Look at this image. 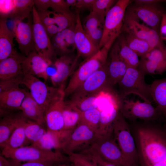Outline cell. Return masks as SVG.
I'll return each instance as SVG.
<instances>
[{"label":"cell","mask_w":166,"mask_h":166,"mask_svg":"<svg viewBox=\"0 0 166 166\" xmlns=\"http://www.w3.org/2000/svg\"><path fill=\"white\" fill-rule=\"evenodd\" d=\"M138 127L135 141L139 166H166V130L154 125Z\"/></svg>","instance_id":"cell-1"},{"label":"cell","mask_w":166,"mask_h":166,"mask_svg":"<svg viewBox=\"0 0 166 166\" xmlns=\"http://www.w3.org/2000/svg\"><path fill=\"white\" fill-rule=\"evenodd\" d=\"M116 40L108 42L96 53L85 60L74 71L64 90L65 97L71 95L86 79L105 64L109 51Z\"/></svg>","instance_id":"cell-2"},{"label":"cell","mask_w":166,"mask_h":166,"mask_svg":"<svg viewBox=\"0 0 166 166\" xmlns=\"http://www.w3.org/2000/svg\"><path fill=\"white\" fill-rule=\"evenodd\" d=\"M2 156L7 159L22 162L52 161L58 163L69 162L60 150L49 151L31 145L15 149L3 148Z\"/></svg>","instance_id":"cell-3"},{"label":"cell","mask_w":166,"mask_h":166,"mask_svg":"<svg viewBox=\"0 0 166 166\" xmlns=\"http://www.w3.org/2000/svg\"><path fill=\"white\" fill-rule=\"evenodd\" d=\"M145 75L137 68L128 67L118 83V93L122 100L131 94L138 95L144 101L151 103L153 102L151 92L150 85L145 80Z\"/></svg>","instance_id":"cell-4"},{"label":"cell","mask_w":166,"mask_h":166,"mask_svg":"<svg viewBox=\"0 0 166 166\" xmlns=\"http://www.w3.org/2000/svg\"><path fill=\"white\" fill-rule=\"evenodd\" d=\"M24 75L22 84L29 89L32 97L42 108L44 113L53 102L64 93L65 87L49 86L35 76Z\"/></svg>","instance_id":"cell-5"},{"label":"cell","mask_w":166,"mask_h":166,"mask_svg":"<svg viewBox=\"0 0 166 166\" xmlns=\"http://www.w3.org/2000/svg\"><path fill=\"white\" fill-rule=\"evenodd\" d=\"M131 2L129 0H118L107 14L99 45L100 49L110 40L116 39L123 31L125 12Z\"/></svg>","instance_id":"cell-6"},{"label":"cell","mask_w":166,"mask_h":166,"mask_svg":"<svg viewBox=\"0 0 166 166\" xmlns=\"http://www.w3.org/2000/svg\"><path fill=\"white\" fill-rule=\"evenodd\" d=\"M99 136L97 132L81 121L62 144L61 150L68 155L89 147Z\"/></svg>","instance_id":"cell-7"},{"label":"cell","mask_w":166,"mask_h":166,"mask_svg":"<svg viewBox=\"0 0 166 166\" xmlns=\"http://www.w3.org/2000/svg\"><path fill=\"white\" fill-rule=\"evenodd\" d=\"M113 135L124 155L133 164L139 166L138 153L135 139L125 119L121 113L115 123Z\"/></svg>","instance_id":"cell-8"},{"label":"cell","mask_w":166,"mask_h":166,"mask_svg":"<svg viewBox=\"0 0 166 166\" xmlns=\"http://www.w3.org/2000/svg\"><path fill=\"white\" fill-rule=\"evenodd\" d=\"M121 112L125 119L132 121L138 119L147 121H158L164 118L152 104L138 100L126 98L123 100Z\"/></svg>","instance_id":"cell-9"},{"label":"cell","mask_w":166,"mask_h":166,"mask_svg":"<svg viewBox=\"0 0 166 166\" xmlns=\"http://www.w3.org/2000/svg\"><path fill=\"white\" fill-rule=\"evenodd\" d=\"M160 3L141 4L134 3L128 7L125 14L138 21L140 20L159 32L161 20L165 13Z\"/></svg>","instance_id":"cell-10"},{"label":"cell","mask_w":166,"mask_h":166,"mask_svg":"<svg viewBox=\"0 0 166 166\" xmlns=\"http://www.w3.org/2000/svg\"><path fill=\"white\" fill-rule=\"evenodd\" d=\"M113 137L98 138L89 148L108 161L121 166H136L124 155Z\"/></svg>","instance_id":"cell-11"},{"label":"cell","mask_w":166,"mask_h":166,"mask_svg":"<svg viewBox=\"0 0 166 166\" xmlns=\"http://www.w3.org/2000/svg\"><path fill=\"white\" fill-rule=\"evenodd\" d=\"M33 28L35 50L40 56L52 61L56 52L50 38L39 18L37 10L34 6L32 12Z\"/></svg>","instance_id":"cell-12"},{"label":"cell","mask_w":166,"mask_h":166,"mask_svg":"<svg viewBox=\"0 0 166 166\" xmlns=\"http://www.w3.org/2000/svg\"><path fill=\"white\" fill-rule=\"evenodd\" d=\"M123 31L126 34L146 41L151 50L163 43L158 32L125 14L124 19Z\"/></svg>","instance_id":"cell-13"},{"label":"cell","mask_w":166,"mask_h":166,"mask_svg":"<svg viewBox=\"0 0 166 166\" xmlns=\"http://www.w3.org/2000/svg\"><path fill=\"white\" fill-rule=\"evenodd\" d=\"M79 57L77 55H75L70 53L56 59L54 63L55 71L50 77L55 87H65V82L75 70Z\"/></svg>","instance_id":"cell-14"},{"label":"cell","mask_w":166,"mask_h":166,"mask_svg":"<svg viewBox=\"0 0 166 166\" xmlns=\"http://www.w3.org/2000/svg\"><path fill=\"white\" fill-rule=\"evenodd\" d=\"M106 65L108 73L109 85V86L113 87L118 84L128 68L120 56L117 40L114 42L110 49Z\"/></svg>","instance_id":"cell-15"},{"label":"cell","mask_w":166,"mask_h":166,"mask_svg":"<svg viewBox=\"0 0 166 166\" xmlns=\"http://www.w3.org/2000/svg\"><path fill=\"white\" fill-rule=\"evenodd\" d=\"M21 52L27 56L31 52L35 51L34 40L33 21L30 16L28 21H14L13 31Z\"/></svg>","instance_id":"cell-16"},{"label":"cell","mask_w":166,"mask_h":166,"mask_svg":"<svg viewBox=\"0 0 166 166\" xmlns=\"http://www.w3.org/2000/svg\"><path fill=\"white\" fill-rule=\"evenodd\" d=\"M76 22L75 25V44L77 55L85 60L96 53L100 49L95 43L84 30L80 17L79 12H76Z\"/></svg>","instance_id":"cell-17"},{"label":"cell","mask_w":166,"mask_h":166,"mask_svg":"<svg viewBox=\"0 0 166 166\" xmlns=\"http://www.w3.org/2000/svg\"><path fill=\"white\" fill-rule=\"evenodd\" d=\"M109 87H111L109 85L108 73L105 64L86 79L71 95L94 94Z\"/></svg>","instance_id":"cell-18"},{"label":"cell","mask_w":166,"mask_h":166,"mask_svg":"<svg viewBox=\"0 0 166 166\" xmlns=\"http://www.w3.org/2000/svg\"><path fill=\"white\" fill-rule=\"evenodd\" d=\"M52 63V61L45 59L34 51L24 58L22 63L23 73L24 75L42 78L45 81L48 78V68Z\"/></svg>","instance_id":"cell-19"},{"label":"cell","mask_w":166,"mask_h":166,"mask_svg":"<svg viewBox=\"0 0 166 166\" xmlns=\"http://www.w3.org/2000/svg\"><path fill=\"white\" fill-rule=\"evenodd\" d=\"M65 94L53 102L44 113V119L47 130L54 132L62 131L64 126L63 109Z\"/></svg>","instance_id":"cell-20"},{"label":"cell","mask_w":166,"mask_h":166,"mask_svg":"<svg viewBox=\"0 0 166 166\" xmlns=\"http://www.w3.org/2000/svg\"><path fill=\"white\" fill-rule=\"evenodd\" d=\"M28 92L20 87L0 93V114L3 117L20 108Z\"/></svg>","instance_id":"cell-21"},{"label":"cell","mask_w":166,"mask_h":166,"mask_svg":"<svg viewBox=\"0 0 166 166\" xmlns=\"http://www.w3.org/2000/svg\"><path fill=\"white\" fill-rule=\"evenodd\" d=\"M121 106H114L101 111L97 131L99 137L108 138L113 136L115 123L121 113Z\"/></svg>","instance_id":"cell-22"},{"label":"cell","mask_w":166,"mask_h":166,"mask_svg":"<svg viewBox=\"0 0 166 166\" xmlns=\"http://www.w3.org/2000/svg\"><path fill=\"white\" fill-rule=\"evenodd\" d=\"M25 57L16 50L10 56L0 61V80L24 74L22 63Z\"/></svg>","instance_id":"cell-23"},{"label":"cell","mask_w":166,"mask_h":166,"mask_svg":"<svg viewBox=\"0 0 166 166\" xmlns=\"http://www.w3.org/2000/svg\"><path fill=\"white\" fill-rule=\"evenodd\" d=\"M105 19V18L91 11L82 24L85 32L98 45L103 34Z\"/></svg>","instance_id":"cell-24"},{"label":"cell","mask_w":166,"mask_h":166,"mask_svg":"<svg viewBox=\"0 0 166 166\" xmlns=\"http://www.w3.org/2000/svg\"><path fill=\"white\" fill-rule=\"evenodd\" d=\"M19 110L25 117L43 126L45 124L44 111L33 99L29 92L23 101Z\"/></svg>","instance_id":"cell-25"},{"label":"cell","mask_w":166,"mask_h":166,"mask_svg":"<svg viewBox=\"0 0 166 166\" xmlns=\"http://www.w3.org/2000/svg\"><path fill=\"white\" fill-rule=\"evenodd\" d=\"M15 35L8 28L6 19L0 20V61L12 55L16 51L13 43Z\"/></svg>","instance_id":"cell-26"},{"label":"cell","mask_w":166,"mask_h":166,"mask_svg":"<svg viewBox=\"0 0 166 166\" xmlns=\"http://www.w3.org/2000/svg\"><path fill=\"white\" fill-rule=\"evenodd\" d=\"M153 101L158 111L166 118V77L155 80L150 84Z\"/></svg>","instance_id":"cell-27"},{"label":"cell","mask_w":166,"mask_h":166,"mask_svg":"<svg viewBox=\"0 0 166 166\" xmlns=\"http://www.w3.org/2000/svg\"><path fill=\"white\" fill-rule=\"evenodd\" d=\"M63 113L64 126L61 131L69 135L81 122V112L68 100L64 101Z\"/></svg>","instance_id":"cell-28"},{"label":"cell","mask_w":166,"mask_h":166,"mask_svg":"<svg viewBox=\"0 0 166 166\" xmlns=\"http://www.w3.org/2000/svg\"><path fill=\"white\" fill-rule=\"evenodd\" d=\"M21 118V113L14 114L12 113L3 117L1 120L0 146L2 148L15 129L20 124Z\"/></svg>","instance_id":"cell-29"},{"label":"cell","mask_w":166,"mask_h":166,"mask_svg":"<svg viewBox=\"0 0 166 166\" xmlns=\"http://www.w3.org/2000/svg\"><path fill=\"white\" fill-rule=\"evenodd\" d=\"M65 139L61 132H54L47 129L37 142L31 145L47 150L61 151L62 144Z\"/></svg>","instance_id":"cell-30"},{"label":"cell","mask_w":166,"mask_h":166,"mask_svg":"<svg viewBox=\"0 0 166 166\" xmlns=\"http://www.w3.org/2000/svg\"><path fill=\"white\" fill-rule=\"evenodd\" d=\"M14 7L9 17L14 21H22L30 16L34 6V0H14Z\"/></svg>","instance_id":"cell-31"},{"label":"cell","mask_w":166,"mask_h":166,"mask_svg":"<svg viewBox=\"0 0 166 166\" xmlns=\"http://www.w3.org/2000/svg\"><path fill=\"white\" fill-rule=\"evenodd\" d=\"M120 56L128 67L137 68L140 62L138 56L127 45L124 36L117 38Z\"/></svg>","instance_id":"cell-32"},{"label":"cell","mask_w":166,"mask_h":166,"mask_svg":"<svg viewBox=\"0 0 166 166\" xmlns=\"http://www.w3.org/2000/svg\"><path fill=\"white\" fill-rule=\"evenodd\" d=\"M22 123L27 141L31 142L32 144L37 142L47 130L43 126L23 115Z\"/></svg>","instance_id":"cell-33"},{"label":"cell","mask_w":166,"mask_h":166,"mask_svg":"<svg viewBox=\"0 0 166 166\" xmlns=\"http://www.w3.org/2000/svg\"><path fill=\"white\" fill-rule=\"evenodd\" d=\"M99 92L94 94L85 95H71L70 99L69 100L81 112L98 108L96 104V100Z\"/></svg>","instance_id":"cell-34"},{"label":"cell","mask_w":166,"mask_h":166,"mask_svg":"<svg viewBox=\"0 0 166 166\" xmlns=\"http://www.w3.org/2000/svg\"><path fill=\"white\" fill-rule=\"evenodd\" d=\"M22 114L20 124L12 132L2 148L17 149L25 146L26 143H28L24 128L22 125Z\"/></svg>","instance_id":"cell-35"},{"label":"cell","mask_w":166,"mask_h":166,"mask_svg":"<svg viewBox=\"0 0 166 166\" xmlns=\"http://www.w3.org/2000/svg\"><path fill=\"white\" fill-rule=\"evenodd\" d=\"M124 37L128 45L138 56H144L151 50L148 43L144 40L128 34Z\"/></svg>","instance_id":"cell-36"},{"label":"cell","mask_w":166,"mask_h":166,"mask_svg":"<svg viewBox=\"0 0 166 166\" xmlns=\"http://www.w3.org/2000/svg\"><path fill=\"white\" fill-rule=\"evenodd\" d=\"M52 14L55 24H57L61 31L74 26L76 24V13L75 14L71 11L64 13H57L53 11Z\"/></svg>","instance_id":"cell-37"},{"label":"cell","mask_w":166,"mask_h":166,"mask_svg":"<svg viewBox=\"0 0 166 166\" xmlns=\"http://www.w3.org/2000/svg\"><path fill=\"white\" fill-rule=\"evenodd\" d=\"M137 68L145 75L161 74L166 72V65L142 58Z\"/></svg>","instance_id":"cell-38"},{"label":"cell","mask_w":166,"mask_h":166,"mask_svg":"<svg viewBox=\"0 0 166 166\" xmlns=\"http://www.w3.org/2000/svg\"><path fill=\"white\" fill-rule=\"evenodd\" d=\"M100 115L101 111L98 108L94 109L81 112V121L90 127L97 133Z\"/></svg>","instance_id":"cell-39"},{"label":"cell","mask_w":166,"mask_h":166,"mask_svg":"<svg viewBox=\"0 0 166 166\" xmlns=\"http://www.w3.org/2000/svg\"><path fill=\"white\" fill-rule=\"evenodd\" d=\"M141 58L166 65V51L164 44L152 49Z\"/></svg>","instance_id":"cell-40"},{"label":"cell","mask_w":166,"mask_h":166,"mask_svg":"<svg viewBox=\"0 0 166 166\" xmlns=\"http://www.w3.org/2000/svg\"><path fill=\"white\" fill-rule=\"evenodd\" d=\"M68 156L69 162L73 166H99L93 160L81 153H73Z\"/></svg>","instance_id":"cell-41"},{"label":"cell","mask_w":166,"mask_h":166,"mask_svg":"<svg viewBox=\"0 0 166 166\" xmlns=\"http://www.w3.org/2000/svg\"><path fill=\"white\" fill-rule=\"evenodd\" d=\"M117 1L114 0H96L91 11L105 18L109 11Z\"/></svg>","instance_id":"cell-42"},{"label":"cell","mask_w":166,"mask_h":166,"mask_svg":"<svg viewBox=\"0 0 166 166\" xmlns=\"http://www.w3.org/2000/svg\"><path fill=\"white\" fill-rule=\"evenodd\" d=\"M24 74H22L8 79L0 80V93L19 88L22 84Z\"/></svg>","instance_id":"cell-43"},{"label":"cell","mask_w":166,"mask_h":166,"mask_svg":"<svg viewBox=\"0 0 166 166\" xmlns=\"http://www.w3.org/2000/svg\"><path fill=\"white\" fill-rule=\"evenodd\" d=\"M52 38L51 42L55 52H58L61 53L62 56L71 53L60 32L57 34Z\"/></svg>","instance_id":"cell-44"},{"label":"cell","mask_w":166,"mask_h":166,"mask_svg":"<svg viewBox=\"0 0 166 166\" xmlns=\"http://www.w3.org/2000/svg\"><path fill=\"white\" fill-rule=\"evenodd\" d=\"M75 25L64 29L60 32L69 49L71 53L76 49L75 44Z\"/></svg>","instance_id":"cell-45"},{"label":"cell","mask_w":166,"mask_h":166,"mask_svg":"<svg viewBox=\"0 0 166 166\" xmlns=\"http://www.w3.org/2000/svg\"><path fill=\"white\" fill-rule=\"evenodd\" d=\"M81 153L93 160L99 166H121L105 160L89 148Z\"/></svg>","instance_id":"cell-46"},{"label":"cell","mask_w":166,"mask_h":166,"mask_svg":"<svg viewBox=\"0 0 166 166\" xmlns=\"http://www.w3.org/2000/svg\"><path fill=\"white\" fill-rule=\"evenodd\" d=\"M8 160L10 166H57L60 164L52 161L22 162L10 159H8Z\"/></svg>","instance_id":"cell-47"},{"label":"cell","mask_w":166,"mask_h":166,"mask_svg":"<svg viewBox=\"0 0 166 166\" xmlns=\"http://www.w3.org/2000/svg\"><path fill=\"white\" fill-rule=\"evenodd\" d=\"M50 7L57 13H64L71 11L69 7L64 0H50Z\"/></svg>","instance_id":"cell-48"},{"label":"cell","mask_w":166,"mask_h":166,"mask_svg":"<svg viewBox=\"0 0 166 166\" xmlns=\"http://www.w3.org/2000/svg\"><path fill=\"white\" fill-rule=\"evenodd\" d=\"M40 20L44 27L55 24V21L53 17H50L53 11L49 10H37Z\"/></svg>","instance_id":"cell-49"},{"label":"cell","mask_w":166,"mask_h":166,"mask_svg":"<svg viewBox=\"0 0 166 166\" xmlns=\"http://www.w3.org/2000/svg\"><path fill=\"white\" fill-rule=\"evenodd\" d=\"M96 0H77L75 6L76 11L80 10H90L92 11Z\"/></svg>","instance_id":"cell-50"},{"label":"cell","mask_w":166,"mask_h":166,"mask_svg":"<svg viewBox=\"0 0 166 166\" xmlns=\"http://www.w3.org/2000/svg\"><path fill=\"white\" fill-rule=\"evenodd\" d=\"M34 6L39 11H45L50 7V0H34Z\"/></svg>","instance_id":"cell-51"},{"label":"cell","mask_w":166,"mask_h":166,"mask_svg":"<svg viewBox=\"0 0 166 166\" xmlns=\"http://www.w3.org/2000/svg\"><path fill=\"white\" fill-rule=\"evenodd\" d=\"M159 34L162 41L166 40V12L163 14L160 24Z\"/></svg>","instance_id":"cell-52"},{"label":"cell","mask_w":166,"mask_h":166,"mask_svg":"<svg viewBox=\"0 0 166 166\" xmlns=\"http://www.w3.org/2000/svg\"><path fill=\"white\" fill-rule=\"evenodd\" d=\"M55 24H52L44 27L46 32L50 38L53 37L61 32L58 27Z\"/></svg>","instance_id":"cell-53"},{"label":"cell","mask_w":166,"mask_h":166,"mask_svg":"<svg viewBox=\"0 0 166 166\" xmlns=\"http://www.w3.org/2000/svg\"><path fill=\"white\" fill-rule=\"evenodd\" d=\"M165 1L158 0H134V3L141 4H152L160 3Z\"/></svg>","instance_id":"cell-54"},{"label":"cell","mask_w":166,"mask_h":166,"mask_svg":"<svg viewBox=\"0 0 166 166\" xmlns=\"http://www.w3.org/2000/svg\"><path fill=\"white\" fill-rule=\"evenodd\" d=\"M0 166H10L8 159L1 154L0 155Z\"/></svg>","instance_id":"cell-55"},{"label":"cell","mask_w":166,"mask_h":166,"mask_svg":"<svg viewBox=\"0 0 166 166\" xmlns=\"http://www.w3.org/2000/svg\"><path fill=\"white\" fill-rule=\"evenodd\" d=\"M77 0H65L67 5L69 7L70 6H75Z\"/></svg>","instance_id":"cell-56"},{"label":"cell","mask_w":166,"mask_h":166,"mask_svg":"<svg viewBox=\"0 0 166 166\" xmlns=\"http://www.w3.org/2000/svg\"><path fill=\"white\" fill-rule=\"evenodd\" d=\"M68 162L59 164L57 166H73L71 163V164L68 163Z\"/></svg>","instance_id":"cell-57"},{"label":"cell","mask_w":166,"mask_h":166,"mask_svg":"<svg viewBox=\"0 0 166 166\" xmlns=\"http://www.w3.org/2000/svg\"><path fill=\"white\" fill-rule=\"evenodd\" d=\"M166 42V40L165 41ZM165 51H166V46H165Z\"/></svg>","instance_id":"cell-58"},{"label":"cell","mask_w":166,"mask_h":166,"mask_svg":"<svg viewBox=\"0 0 166 166\" xmlns=\"http://www.w3.org/2000/svg\"><path fill=\"white\" fill-rule=\"evenodd\" d=\"M165 121H166V118L165 119Z\"/></svg>","instance_id":"cell-59"}]
</instances>
